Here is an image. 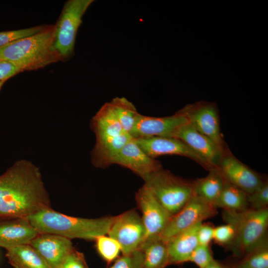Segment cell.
<instances>
[{
	"mask_svg": "<svg viewBox=\"0 0 268 268\" xmlns=\"http://www.w3.org/2000/svg\"><path fill=\"white\" fill-rule=\"evenodd\" d=\"M225 181L214 168L209 171L206 176L193 181L194 194L214 205L223 189Z\"/></svg>",
	"mask_w": 268,
	"mask_h": 268,
	"instance_id": "obj_23",
	"label": "cell"
},
{
	"mask_svg": "<svg viewBox=\"0 0 268 268\" xmlns=\"http://www.w3.org/2000/svg\"><path fill=\"white\" fill-rule=\"evenodd\" d=\"M214 205L216 207L227 210L238 211L246 209L249 206L247 194L225 181L223 189Z\"/></svg>",
	"mask_w": 268,
	"mask_h": 268,
	"instance_id": "obj_24",
	"label": "cell"
},
{
	"mask_svg": "<svg viewBox=\"0 0 268 268\" xmlns=\"http://www.w3.org/2000/svg\"><path fill=\"white\" fill-rule=\"evenodd\" d=\"M56 25H46L37 33L0 47V61L21 71L42 68L64 61L55 47Z\"/></svg>",
	"mask_w": 268,
	"mask_h": 268,
	"instance_id": "obj_2",
	"label": "cell"
},
{
	"mask_svg": "<svg viewBox=\"0 0 268 268\" xmlns=\"http://www.w3.org/2000/svg\"><path fill=\"white\" fill-rule=\"evenodd\" d=\"M109 268H144L143 255L140 249L118 258Z\"/></svg>",
	"mask_w": 268,
	"mask_h": 268,
	"instance_id": "obj_29",
	"label": "cell"
},
{
	"mask_svg": "<svg viewBox=\"0 0 268 268\" xmlns=\"http://www.w3.org/2000/svg\"><path fill=\"white\" fill-rule=\"evenodd\" d=\"M139 146L150 157L176 155L189 158L210 171L214 169L200 155L181 140L168 136H152L134 138Z\"/></svg>",
	"mask_w": 268,
	"mask_h": 268,
	"instance_id": "obj_11",
	"label": "cell"
},
{
	"mask_svg": "<svg viewBox=\"0 0 268 268\" xmlns=\"http://www.w3.org/2000/svg\"><path fill=\"white\" fill-rule=\"evenodd\" d=\"M215 169L224 179L249 194L265 181L256 172L235 157L228 149Z\"/></svg>",
	"mask_w": 268,
	"mask_h": 268,
	"instance_id": "obj_12",
	"label": "cell"
},
{
	"mask_svg": "<svg viewBox=\"0 0 268 268\" xmlns=\"http://www.w3.org/2000/svg\"><path fill=\"white\" fill-rule=\"evenodd\" d=\"M214 260L209 246L199 244L192 252L188 262L194 263L199 268H204Z\"/></svg>",
	"mask_w": 268,
	"mask_h": 268,
	"instance_id": "obj_31",
	"label": "cell"
},
{
	"mask_svg": "<svg viewBox=\"0 0 268 268\" xmlns=\"http://www.w3.org/2000/svg\"><path fill=\"white\" fill-rule=\"evenodd\" d=\"M170 137L184 142L214 168L225 153L212 140L199 132L189 121L178 127Z\"/></svg>",
	"mask_w": 268,
	"mask_h": 268,
	"instance_id": "obj_15",
	"label": "cell"
},
{
	"mask_svg": "<svg viewBox=\"0 0 268 268\" xmlns=\"http://www.w3.org/2000/svg\"><path fill=\"white\" fill-rule=\"evenodd\" d=\"M133 137L128 133L120 135L96 139L91 153L93 165L106 168L111 165L113 158Z\"/></svg>",
	"mask_w": 268,
	"mask_h": 268,
	"instance_id": "obj_19",
	"label": "cell"
},
{
	"mask_svg": "<svg viewBox=\"0 0 268 268\" xmlns=\"http://www.w3.org/2000/svg\"><path fill=\"white\" fill-rule=\"evenodd\" d=\"M180 110L190 123L212 140L223 152L228 149L220 132L218 111L214 103L197 102Z\"/></svg>",
	"mask_w": 268,
	"mask_h": 268,
	"instance_id": "obj_9",
	"label": "cell"
},
{
	"mask_svg": "<svg viewBox=\"0 0 268 268\" xmlns=\"http://www.w3.org/2000/svg\"><path fill=\"white\" fill-rule=\"evenodd\" d=\"M6 257L14 268H50L29 244L7 250Z\"/></svg>",
	"mask_w": 268,
	"mask_h": 268,
	"instance_id": "obj_22",
	"label": "cell"
},
{
	"mask_svg": "<svg viewBox=\"0 0 268 268\" xmlns=\"http://www.w3.org/2000/svg\"><path fill=\"white\" fill-rule=\"evenodd\" d=\"M187 122L188 119L180 110L171 116L162 117L147 116L139 113L131 135L134 138L170 137L178 127Z\"/></svg>",
	"mask_w": 268,
	"mask_h": 268,
	"instance_id": "obj_14",
	"label": "cell"
},
{
	"mask_svg": "<svg viewBox=\"0 0 268 268\" xmlns=\"http://www.w3.org/2000/svg\"><path fill=\"white\" fill-rule=\"evenodd\" d=\"M204 268H224V265L214 260Z\"/></svg>",
	"mask_w": 268,
	"mask_h": 268,
	"instance_id": "obj_36",
	"label": "cell"
},
{
	"mask_svg": "<svg viewBox=\"0 0 268 268\" xmlns=\"http://www.w3.org/2000/svg\"><path fill=\"white\" fill-rule=\"evenodd\" d=\"M109 102L123 130L131 135L139 114L134 105L125 97H115Z\"/></svg>",
	"mask_w": 268,
	"mask_h": 268,
	"instance_id": "obj_25",
	"label": "cell"
},
{
	"mask_svg": "<svg viewBox=\"0 0 268 268\" xmlns=\"http://www.w3.org/2000/svg\"><path fill=\"white\" fill-rule=\"evenodd\" d=\"M224 268H236V267L233 265L228 266H225V265H224Z\"/></svg>",
	"mask_w": 268,
	"mask_h": 268,
	"instance_id": "obj_37",
	"label": "cell"
},
{
	"mask_svg": "<svg viewBox=\"0 0 268 268\" xmlns=\"http://www.w3.org/2000/svg\"><path fill=\"white\" fill-rule=\"evenodd\" d=\"M202 223L195 224L166 241L169 265L189 261L192 252L199 245L197 232Z\"/></svg>",
	"mask_w": 268,
	"mask_h": 268,
	"instance_id": "obj_18",
	"label": "cell"
},
{
	"mask_svg": "<svg viewBox=\"0 0 268 268\" xmlns=\"http://www.w3.org/2000/svg\"><path fill=\"white\" fill-rule=\"evenodd\" d=\"M45 27L46 26H37L26 29L0 32V47L35 34Z\"/></svg>",
	"mask_w": 268,
	"mask_h": 268,
	"instance_id": "obj_28",
	"label": "cell"
},
{
	"mask_svg": "<svg viewBox=\"0 0 268 268\" xmlns=\"http://www.w3.org/2000/svg\"><path fill=\"white\" fill-rule=\"evenodd\" d=\"M247 201L252 209H260L268 204V183L264 182L253 192L247 194Z\"/></svg>",
	"mask_w": 268,
	"mask_h": 268,
	"instance_id": "obj_30",
	"label": "cell"
},
{
	"mask_svg": "<svg viewBox=\"0 0 268 268\" xmlns=\"http://www.w3.org/2000/svg\"><path fill=\"white\" fill-rule=\"evenodd\" d=\"M223 219L234 228L235 235L228 246L234 255L243 258L268 240V209L223 210Z\"/></svg>",
	"mask_w": 268,
	"mask_h": 268,
	"instance_id": "obj_4",
	"label": "cell"
},
{
	"mask_svg": "<svg viewBox=\"0 0 268 268\" xmlns=\"http://www.w3.org/2000/svg\"><path fill=\"white\" fill-rule=\"evenodd\" d=\"M235 235L233 227L229 223L214 228L213 239L218 244L229 246Z\"/></svg>",
	"mask_w": 268,
	"mask_h": 268,
	"instance_id": "obj_32",
	"label": "cell"
},
{
	"mask_svg": "<svg viewBox=\"0 0 268 268\" xmlns=\"http://www.w3.org/2000/svg\"><path fill=\"white\" fill-rule=\"evenodd\" d=\"M96 246L98 252L107 263H110L117 258L121 251L118 242L113 238L106 235L98 237L96 239Z\"/></svg>",
	"mask_w": 268,
	"mask_h": 268,
	"instance_id": "obj_27",
	"label": "cell"
},
{
	"mask_svg": "<svg viewBox=\"0 0 268 268\" xmlns=\"http://www.w3.org/2000/svg\"><path fill=\"white\" fill-rule=\"evenodd\" d=\"M50 207L39 168L27 160L16 161L0 175V218L24 217Z\"/></svg>",
	"mask_w": 268,
	"mask_h": 268,
	"instance_id": "obj_1",
	"label": "cell"
},
{
	"mask_svg": "<svg viewBox=\"0 0 268 268\" xmlns=\"http://www.w3.org/2000/svg\"><path fill=\"white\" fill-rule=\"evenodd\" d=\"M27 218L39 233L54 234L69 239L95 240L100 236L108 234L114 216L97 218L76 217L48 207Z\"/></svg>",
	"mask_w": 268,
	"mask_h": 268,
	"instance_id": "obj_3",
	"label": "cell"
},
{
	"mask_svg": "<svg viewBox=\"0 0 268 268\" xmlns=\"http://www.w3.org/2000/svg\"><path fill=\"white\" fill-rule=\"evenodd\" d=\"M39 234L27 218H0V247L6 250L29 244Z\"/></svg>",
	"mask_w": 268,
	"mask_h": 268,
	"instance_id": "obj_17",
	"label": "cell"
},
{
	"mask_svg": "<svg viewBox=\"0 0 268 268\" xmlns=\"http://www.w3.org/2000/svg\"><path fill=\"white\" fill-rule=\"evenodd\" d=\"M4 82H3V81H0V90L2 86L3 85Z\"/></svg>",
	"mask_w": 268,
	"mask_h": 268,
	"instance_id": "obj_38",
	"label": "cell"
},
{
	"mask_svg": "<svg viewBox=\"0 0 268 268\" xmlns=\"http://www.w3.org/2000/svg\"><path fill=\"white\" fill-rule=\"evenodd\" d=\"M91 126L96 139L127 133L123 130L109 102L105 103L93 117Z\"/></svg>",
	"mask_w": 268,
	"mask_h": 268,
	"instance_id": "obj_20",
	"label": "cell"
},
{
	"mask_svg": "<svg viewBox=\"0 0 268 268\" xmlns=\"http://www.w3.org/2000/svg\"><path fill=\"white\" fill-rule=\"evenodd\" d=\"M144 185L172 215L179 211L194 195L193 181H189L162 168L144 180Z\"/></svg>",
	"mask_w": 268,
	"mask_h": 268,
	"instance_id": "obj_5",
	"label": "cell"
},
{
	"mask_svg": "<svg viewBox=\"0 0 268 268\" xmlns=\"http://www.w3.org/2000/svg\"><path fill=\"white\" fill-rule=\"evenodd\" d=\"M217 213L216 207L194 194L184 206L172 215L160 237L167 241L180 232L202 222Z\"/></svg>",
	"mask_w": 268,
	"mask_h": 268,
	"instance_id": "obj_8",
	"label": "cell"
},
{
	"mask_svg": "<svg viewBox=\"0 0 268 268\" xmlns=\"http://www.w3.org/2000/svg\"><path fill=\"white\" fill-rule=\"evenodd\" d=\"M237 268H268V240L252 250L237 264Z\"/></svg>",
	"mask_w": 268,
	"mask_h": 268,
	"instance_id": "obj_26",
	"label": "cell"
},
{
	"mask_svg": "<svg viewBox=\"0 0 268 268\" xmlns=\"http://www.w3.org/2000/svg\"><path fill=\"white\" fill-rule=\"evenodd\" d=\"M107 235L118 242L123 255L139 249L146 237L141 216L134 209L114 216Z\"/></svg>",
	"mask_w": 268,
	"mask_h": 268,
	"instance_id": "obj_7",
	"label": "cell"
},
{
	"mask_svg": "<svg viewBox=\"0 0 268 268\" xmlns=\"http://www.w3.org/2000/svg\"><path fill=\"white\" fill-rule=\"evenodd\" d=\"M61 268H87L81 253L73 250L66 258Z\"/></svg>",
	"mask_w": 268,
	"mask_h": 268,
	"instance_id": "obj_33",
	"label": "cell"
},
{
	"mask_svg": "<svg viewBox=\"0 0 268 268\" xmlns=\"http://www.w3.org/2000/svg\"><path fill=\"white\" fill-rule=\"evenodd\" d=\"M93 0H69L56 25L55 47L64 60L73 53L76 35L82 17Z\"/></svg>",
	"mask_w": 268,
	"mask_h": 268,
	"instance_id": "obj_6",
	"label": "cell"
},
{
	"mask_svg": "<svg viewBox=\"0 0 268 268\" xmlns=\"http://www.w3.org/2000/svg\"><path fill=\"white\" fill-rule=\"evenodd\" d=\"M29 245L50 268H61L67 257L74 250L70 239L50 233H39Z\"/></svg>",
	"mask_w": 268,
	"mask_h": 268,
	"instance_id": "obj_16",
	"label": "cell"
},
{
	"mask_svg": "<svg viewBox=\"0 0 268 268\" xmlns=\"http://www.w3.org/2000/svg\"><path fill=\"white\" fill-rule=\"evenodd\" d=\"M135 201L141 213V217L146 230V239L160 236L172 215L144 184L136 192Z\"/></svg>",
	"mask_w": 268,
	"mask_h": 268,
	"instance_id": "obj_10",
	"label": "cell"
},
{
	"mask_svg": "<svg viewBox=\"0 0 268 268\" xmlns=\"http://www.w3.org/2000/svg\"><path fill=\"white\" fill-rule=\"evenodd\" d=\"M140 249L144 268H164L169 265L167 243L160 236L145 239Z\"/></svg>",
	"mask_w": 268,
	"mask_h": 268,
	"instance_id": "obj_21",
	"label": "cell"
},
{
	"mask_svg": "<svg viewBox=\"0 0 268 268\" xmlns=\"http://www.w3.org/2000/svg\"><path fill=\"white\" fill-rule=\"evenodd\" d=\"M21 71L12 64L0 61V81L5 82Z\"/></svg>",
	"mask_w": 268,
	"mask_h": 268,
	"instance_id": "obj_35",
	"label": "cell"
},
{
	"mask_svg": "<svg viewBox=\"0 0 268 268\" xmlns=\"http://www.w3.org/2000/svg\"><path fill=\"white\" fill-rule=\"evenodd\" d=\"M112 164L127 168L143 180L151 174L163 168L160 162L148 156L133 137L113 158Z\"/></svg>",
	"mask_w": 268,
	"mask_h": 268,
	"instance_id": "obj_13",
	"label": "cell"
},
{
	"mask_svg": "<svg viewBox=\"0 0 268 268\" xmlns=\"http://www.w3.org/2000/svg\"><path fill=\"white\" fill-rule=\"evenodd\" d=\"M213 230L214 228L210 225L202 223L197 232L199 244L209 246L213 240Z\"/></svg>",
	"mask_w": 268,
	"mask_h": 268,
	"instance_id": "obj_34",
	"label": "cell"
}]
</instances>
